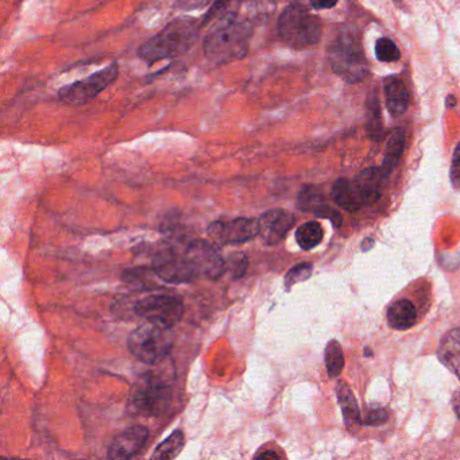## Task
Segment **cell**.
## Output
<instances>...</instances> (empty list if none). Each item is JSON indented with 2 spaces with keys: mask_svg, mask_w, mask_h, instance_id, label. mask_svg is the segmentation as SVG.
Wrapping results in <instances>:
<instances>
[{
  "mask_svg": "<svg viewBox=\"0 0 460 460\" xmlns=\"http://www.w3.org/2000/svg\"><path fill=\"white\" fill-rule=\"evenodd\" d=\"M200 27L194 18L180 16L141 46L139 57L143 61L153 64L181 56L194 45Z\"/></svg>",
  "mask_w": 460,
  "mask_h": 460,
  "instance_id": "obj_1",
  "label": "cell"
},
{
  "mask_svg": "<svg viewBox=\"0 0 460 460\" xmlns=\"http://www.w3.org/2000/svg\"><path fill=\"white\" fill-rule=\"evenodd\" d=\"M253 25L249 20H230L218 25L206 35L204 53L215 64H227L243 58L249 51Z\"/></svg>",
  "mask_w": 460,
  "mask_h": 460,
  "instance_id": "obj_2",
  "label": "cell"
},
{
  "mask_svg": "<svg viewBox=\"0 0 460 460\" xmlns=\"http://www.w3.org/2000/svg\"><path fill=\"white\" fill-rule=\"evenodd\" d=\"M280 38L287 46L304 49L316 45L321 34L320 20L305 6L292 3L278 19Z\"/></svg>",
  "mask_w": 460,
  "mask_h": 460,
  "instance_id": "obj_3",
  "label": "cell"
},
{
  "mask_svg": "<svg viewBox=\"0 0 460 460\" xmlns=\"http://www.w3.org/2000/svg\"><path fill=\"white\" fill-rule=\"evenodd\" d=\"M173 346L170 327L157 321L146 320L128 336L130 352L143 363L154 365L161 362Z\"/></svg>",
  "mask_w": 460,
  "mask_h": 460,
  "instance_id": "obj_4",
  "label": "cell"
},
{
  "mask_svg": "<svg viewBox=\"0 0 460 460\" xmlns=\"http://www.w3.org/2000/svg\"><path fill=\"white\" fill-rule=\"evenodd\" d=\"M172 386L157 373H147L134 386L130 396V408L132 412L157 417L162 416L170 406Z\"/></svg>",
  "mask_w": 460,
  "mask_h": 460,
  "instance_id": "obj_5",
  "label": "cell"
},
{
  "mask_svg": "<svg viewBox=\"0 0 460 460\" xmlns=\"http://www.w3.org/2000/svg\"><path fill=\"white\" fill-rule=\"evenodd\" d=\"M328 58L333 72L349 84L361 82L368 75L363 50L352 34H342L335 39Z\"/></svg>",
  "mask_w": 460,
  "mask_h": 460,
  "instance_id": "obj_6",
  "label": "cell"
},
{
  "mask_svg": "<svg viewBox=\"0 0 460 460\" xmlns=\"http://www.w3.org/2000/svg\"><path fill=\"white\" fill-rule=\"evenodd\" d=\"M119 75L118 64H113L99 70L88 79L80 80L70 85L61 88L60 97L68 104L82 106L92 101L96 96L100 95L106 88H108Z\"/></svg>",
  "mask_w": 460,
  "mask_h": 460,
  "instance_id": "obj_7",
  "label": "cell"
},
{
  "mask_svg": "<svg viewBox=\"0 0 460 460\" xmlns=\"http://www.w3.org/2000/svg\"><path fill=\"white\" fill-rule=\"evenodd\" d=\"M135 313L144 320L157 321L172 328L184 315V304L170 296H149L137 302Z\"/></svg>",
  "mask_w": 460,
  "mask_h": 460,
  "instance_id": "obj_8",
  "label": "cell"
},
{
  "mask_svg": "<svg viewBox=\"0 0 460 460\" xmlns=\"http://www.w3.org/2000/svg\"><path fill=\"white\" fill-rule=\"evenodd\" d=\"M153 265L159 278L169 284H184L197 277L185 251L180 253L175 249L162 250L156 255Z\"/></svg>",
  "mask_w": 460,
  "mask_h": 460,
  "instance_id": "obj_9",
  "label": "cell"
},
{
  "mask_svg": "<svg viewBox=\"0 0 460 460\" xmlns=\"http://www.w3.org/2000/svg\"><path fill=\"white\" fill-rule=\"evenodd\" d=\"M197 275L208 280H219L225 271V263L216 247L206 240H194L185 250Z\"/></svg>",
  "mask_w": 460,
  "mask_h": 460,
  "instance_id": "obj_10",
  "label": "cell"
},
{
  "mask_svg": "<svg viewBox=\"0 0 460 460\" xmlns=\"http://www.w3.org/2000/svg\"><path fill=\"white\" fill-rule=\"evenodd\" d=\"M208 235L219 246L247 242L259 235V219L239 218L228 222H213L208 227Z\"/></svg>",
  "mask_w": 460,
  "mask_h": 460,
  "instance_id": "obj_11",
  "label": "cell"
},
{
  "mask_svg": "<svg viewBox=\"0 0 460 460\" xmlns=\"http://www.w3.org/2000/svg\"><path fill=\"white\" fill-rule=\"evenodd\" d=\"M149 437V430L144 427H132L119 433L110 448L108 456L113 460L130 459L142 449Z\"/></svg>",
  "mask_w": 460,
  "mask_h": 460,
  "instance_id": "obj_12",
  "label": "cell"
},
{
  "mask_svg": "<svg viewBox=\"0 0 460 460\" xmlns=\"http://www.w3.org/2000/svg\"><path fill=\"white\" fill-rule=\"evenodd\" d=\"M294 224V216L284 209H271L259 218V235L268 244H277L285 238Z\"/></svg>",
  "mask_w": 460,
  "mask_h": 460,
  "instance_id": "obj_13",
  "label": "cell"
},
{
  "mask_svg": "<svg viewBox=\"0 0 460 460\" xmlns=\"http://www.w3.org/2000/svg\"><path fill=\"white\" fill-rule=\"evenodd\" d=\"M440 362L460 380V328L445 333L437 347Z\"/></svg>",
  "mask_w": 460,
  "mask_h": 460,
  "instance_id": "obj_14",
  "label": "cell"
},
{
  "mask_svg": "<svg viewBox=\"0 0 460 460\" xmlns=\"http://www.w3.org/2000/svg\"><path fill=\"white\" fill-rule=\"evenodd\" d=\"M417 309L414 304L406 299H399L393 302L387 309V321L392 328L398 331H405L412 328L417 323Z\"/></svg>",
  "mask_w": 460,
  "mask_h": 460,
  "instance_id": "obj_15",
  "label": "cell"
},
{
  "mask_svg": "<svg viewBox=\"0 0 460 460\" xmlns=\"http://www.w3.org/2000/svg\"><path fill=\"white\" fill-rule=\"evenodd\" d=\"M336 396L347 428L349 430L356 428L361 424V412L358 402L346 382L340 381L336 385Z\"/></svg>",
  "mask_w": 460,
  "mask_h": 460,
  "instance_id": "obj_16",
  "label": "cell"
},
{
  "mask_svg": "<svg viewBox=\"0 0 460 460\" xmlns=\"http://www.w3.org/2000/svg\"><path fill=\"white\" fill-rule=\"evenodd\" d=\"M333 200L349 212H355L365 204L355 182H349L346 178L337 180L332 187Z\"/></svg>",
  "mask_w": 460,
  "mask_h": 460,
  "instance_id": "obj_17",
  "label": "cell"
},
{
  "mask_svg": "<svg viewBox=\"0 0 460 460\" xmlns=\"http://www.w3.org/2000/svg\"><path fill=\"white\" fill-rule=\"evenodd\" d=\"M383 178H385V175L382 173L381 169H377V168H368L358 175L355 185L361 193L365 204L375 201L380 197V194H381L380 189H381Z\"/></svg>",
  "mask_w": 460,
  "mask_h": 460,
  "instance_id": "obj_18",
  "label": "cell"
},
{
  "mask_svg": "<svg viewBox=\"0 0 460 460\" xmlns=\"http://www.w3.org/2000/svg\"><path fill=\"white\" fill-rule=\"evenodd\" d=\"M385 97H386L387 110L396 118L404 115L409 107L408 89L399 80H393L386 84Z\"/></svg>",
  "mask_w": 460,
  "mask_h": 460,
  "instance_id": "obj_19",
  "label": "cell"
},
{
  "mask_svg": "<svg viewBox=\"0 0 460 460\" xmlns=\"http://www.w3.org/2000/svg\"><path fill=\"white\" fill-rule=\"evenodd\" d=\"M242 3L243 0H216L204 18L203 25H213L215 27L218 25L237 19Z\"/></svg>",
  "mask_w": 460,
  "mask_h": 460,
  "instance_id": "obj_20",
  "label": "cell"
},
{
  "mask_svg": "<svg viewBox=\"0 0 460 460\" xmlns=\"http://www.w3.org/2000/svg\"><path fill=\"white\" fill-rule=\"evenodd\" d=\"M404 146H405V131L402 128H396L389 139H387V144H386V150H385V158H383V165H382V173L386 175H390V172L394 169L398 161L402 156L404 151Z\"/></svg>",
  "mask_w": 460,
  "mask_h": 460,
  "instance_id": "obj_21",
  "label": "cell"
},
{
  "mask_svg": "<svg viewBox=\"0 0 460 460\" xmlns=\"http://www.w3.org/2000/svg\"><path fill=\"white\" fill-rule=\"evenodd\" d=\"M367 128L370 138L375 142H380L383 137V126H382L381 107L378 101V96L374 92L368 96L367 100Z\"/></svg>",
  "mask_w": 460,
  "mask_h": 460,
  "instance_id": "obj_22",
  "label": "cell"
},
{
  "mask_svg": "<svg viewBox=\"0 0 460 460\" xmlns=\"http://www.w3.org/2000/svg\"><path fill=\"white\" fill-rule=\"evenodd\" d=\"M323 227L318 222L302 224L296 232V240L304 250H311L323 240Z\"/></svg>",
  "mask_w": 460,
  "mask_h": 460,
  "instance_id": "obj_23",
  "label": "cell"
},
{
  "mask_svg": "<svg viewBox=\"0 0 460 460\" xmlns=\"http://www.w3.org/2000/svg\"><path fill=\"white\" fill-rule=\"evenodd\" d=\"M184 443V433L181 430H175L156 448V451L151 454V459H173L181 452Z\"/></svg>",
  "mask_w": 460,
  "mask_h": 460,
  "instance_id": "obj_24",
  "label": "cell"
},
{
  "mask_svg": "<svg viewBox=\"0 0 460 460\" xmlns=\"http://www.w3.org/2000/svg\"><path fill=\"white\" fill-rule=\"evenodd\" d=\"M325 366H327V371L330 377H337L343 367H344V356H343V351H342V346L336 342V340H331L327 344L325 349Z\"/></svg>",
  "mask_w": 460,
  "mask_h": 460,
  "instance_id": "obj_25",
  "label": "cell"
},
{
  "mask_svg": "<svg viewBox=\"0 0 460 460\" xmlns=\"http://www.w3.org/2000/svg\"><path fill=\"white\" fill-rule=\"evenodd\" d=\"M278 0H247V10L255 20H266L275 10Z\"/></svg>",
  "mask_w": 460,
  "mask_h": 460,
  "instance_id": "obj_26",
  "label": "cell"
},
{
  "mask_svg": "<svg viewBox=\"0 0 460 460\" xmlns=\"http://www.w3.org/2000/svg\"><path fill=\"white\" fill-rule=\"evenodd\" d=\"M375 54L377 58L382 63H394L401 57V53L397 48L396 44L389 38H381L377 41Z\"/></svg>",
  "mask_w": 460,
  "mask_h": 460,
  "instance_id": "obj_27",
  "label": "cell"
},
{
  "mask_svg": "<svg viewBox=\"0 0 460 460\" xmlns=\"http://www.w3.org/2000/svg\"><path fill=\"white\" fill-rule=\"evenodd\" d=\"M312 274V265L311 263H300L289 270L285 277V287L289 290L290 287L299 282L308 280Z\"/></svg>",
  "mask_w": 460,
  "mask_h": 460,
  "instance_id": "obj_28",
  "label": "cell"
},
{
  "mask_svg": "<svg viewBox=\"0 0 460 460\" xmlns=\"http://www.w3.org/2000/svg\"><path fill=\"white\" fill-rule=\"evenodd\" d=\"M321 200H323L321 194L316 188L305 187L300 193V197H299V206L302 209H305V211L306 209H313L315 211L318 206H321L320 204Z\"/></svg>",
  "mask_w": 460,
  "mask_h": 460,
  "instance_id": "obj_29",
  "label": "cell"
},
{
  "mask_svg": "<svg viewBox=\"0 0 460 460\" xmlns=\"http://www.w3.org/2000/svg\"><path fill=\"white\" fill-rule=\"evenodd\" d=\"M449 177H451V182L454 185V188L459 189L460 188V142L458 146L455 147L454 151V157H452V163H451V172H449Z\"/></svg>",
  "mask_w": 460,
  "mask_h": 460,
  "instance_id": "obj_30",
  "label": "cell"
},
{
  "mask_svg": "<svg viewBox=\"0 0 460 460\" xmlns=\"http://www.w3.org/2000/svg\"><path fill=\"white\" fill-rule=\"evenodd\" d=\"M315 215L316 216H320V218H325V219H331V222L333 223L335 227H339L342 225V215L336 211V209H332L328 206H318L316 209H315Z\"/></svg>",
  "mask_w": 460,
  "mask_h": 460,
  "instance_id": "obj_31",
  "label": "cell"
},
{
  "mask_svg": "<svg viewBox=\"0 0 460 460\" xmlns=\"http://www.w3.org/2000/svg\"><path fill=\"white\" fill-rule=\"evenodd\" d=\"M387 418H389V414L385 409H375L366 416L363 424L371 425V427H380L387 421Z\"/></svg>",
  "mask_w": 460,
  "mask_h": 460,
  "instance_id": "obj_32",
  "label": "cell"
},
{
  "mask_svg": "<svg viewBox=\"0 0 460 460\" xmlns=\"http://www.w3.org/2000/svg\"><path fill=\"white\" fill-rule=\"evenodd\" d=\"M212 0H175V7L184 11H192L206 7Z\"/></svg>",
  "mask_w": 460,
  "mask_h": 460,
  "instance_id": "obj_33",
  "label": "cell"
},
{
  "mask_svg": "<svg viewBox=\"0 0 460 460\" xmlns=\"http://www.w3.org/2000/svg\"><path fill=\"white\" fill-rule=\"evenodd\" d=\"M309 1L316 10H327L335 7L339 0H309Z\"/></svg>",
  "mask_w": 460,
  "mask_h": 460,
  "instance_id": "obj_34",
  "label": "cell"
},
{
  "mask_svg": "<svg viewBox=\"0 0 460 460\" xmlns=\"http://www.w3.org/2000/svg\"><path fill=\"white\" fill-rule=\"evenodd\" d=\"M255 458H259V459H280V455L277 452L268 451V452H262V454L255 455Z\"/></svg>",
  "mask_w": 460,
  "mask_h": 460,
  "instance_id": "obj_35",
  "label": "cell"
},
{
  "mask_svg": "<svg viewBox=\"0 0 460 460\" xmlns=\"http://www.w3.org/2000/svg\"><path fill=\"white\" fill-rule=\"evenodd\" d=\"M454 411H455L460 420V390H458L455 393V396H454Z\"/></svg>",
  "mask_w": 460,
  "mask_h": 460,
  "instance_id": "obj_36",
  "label": "cell"
},
{
  "mask_svg": "<svg viewBox=\"0 0 460 460\" xmlns=\"http://www.w3.org/2000/svg\"><path fill=\"white\" fill-rule=\"evenodd\" d=\"M456 106V100H455V97L454 96H448L447 97V107L448 108H452V107H455Z\"/></svg>",
  "mask_w": 460,
  "mask_h": 460,
  "instance_id": "obj_37",
  "label": "cell"
},
{
  "mask_svg": "<svg viewBox=\"0 0 460 460\" xmlns=\"http://www.w3.org/2000/svg\"><path fill=\"white\" fill-rule=\"evenodd\" d=\"M363 243H365V244H367V246H365V247H362V249H363L365 251H367V250H368V249H370V247L373 246V243H374V240H373V239H366Z\"/></svg>",
  "mask_w": 460,
  "mask_h": 460,
  "instance_id": "obj_38",
  "label": "cell"
},
{
  "mask_svg": "<svg viewBox=\"0 0 460 460\" xmlns=\"http://www.w3.org/2000/svg\"><path fill=\"white\" fill-rule=\"evenodd\" d=\"M366 355L370 356V355H371V351H370V349H366Z\"/></svg>",
  "mask_w": 460,
  "mask_h": 460,
  "instance_id": "obj_39",
  "label": "cell"
}]
</instances>
